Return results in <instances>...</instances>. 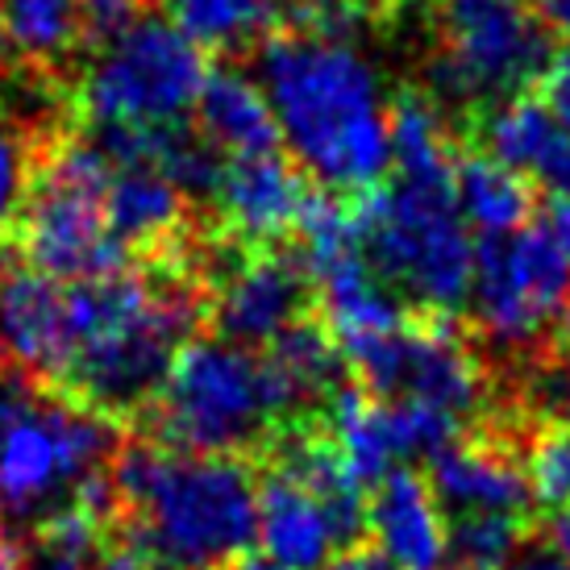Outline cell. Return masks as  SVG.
Listing matches in <instances>:
<instances>
[{"label": "cell", "instance_id": "1", "mask_svg": "<svg viewBox=\"0 0 570 570\" xmlns=\"http://www.w3.org/2000/svg\"><path fill=\"white\" fill-rule=\"evenodd\" d=\"M258 88L267 92L279 142L330 191L380 188L392 167L387 92L375 63L354 42L279 33L258 50Z\"/></svg>", "mask_w": 570, "mask_h": 570}, {"label": "cell", "instance_id": "2", "mask_svg": "<svg viewBox=\"0 0 570 570\" xmlns=\"http://www.w3.org/2000/svg\"><path fill=\"white\" fill-rule=\"evenodd\" d=\"M200 321V292L184 275H105L71 284V363L63 383L80 404L121 416L159 396Z\"/></svg>", "mask_w": 570, "mask_h": 570}, {"label": "cell", "instance_id": "3", "mask_svg": "<svg viewBox=\"0 0 570 570\" xmlns=\"http://www.w3.org/2000/svg\"><path fill=\"white\" fill-rule=\"evenodd\" d=\"M117 504L134 512V550L163 570H217L250 550L258 483L238 459L138 442L112 466Z\"/></svg>", "mask_w": 570, "mask_h": 570}, {"label": "cell", "instance_id": "4", "mask_svg": "<svg viewBox=\"0 0 570 570\" xmlns=\"http://www.w3.org/2000/svg\"><path fill=\"white\" fill-rule=\"evenodd\" d=\"M363 213L366 254L383 284L429 313H459L471 301L475 254L450 175H396Z\"/></svg>", "mask_w": 570, "mask_h": 570}, {"label": "cell", "instance_id": "5", "mask_svg": "<svg viewBox=\"0 0 570 570\" xmlns=\"http://www.w3.org/2000/svg\"><path fill=\"white\" fill-rule=\"evenodd\" d=\"M117 454L112 416L80 400L38 396L26 380H0V508L47 521Z\"/></svg>", "mask_w": 570, "mask_h": 570}, {"label": "cell", "instance_id": "6", "mask_svg": "<svg viewBox=\"0 0 570 570\" xmlns=\"http://www.w3.org/2000/svg\"><path fill=\"white\" fill-rule=\"evenodd\" d=\"M287 416L267 363L222 337L188 342L163 380L150 425L179 454H222L258 445Z\"/></svg>", "mask_w": 570, "mask_h": 570}, {"label": "cell", "instance_id": "7", "mask_svg": "<svg viewBox=\"0 0 570 570\" xmlns=\"http://www.w3.org/2000/svg\"><path fill=\"white\" fill-rule=\"evenodd\" d=\"M208 80L205 50L171 21L142 17L92 55L76 100L100 134L179 126Z\"/></svg>", "mask_w": 570, "mask_h": 570}, {"label": "cell", "instance_id": "8", "mask_svg": "<svg viewBox=\"0 0 570 570\" xmlns=\"http://www.w3.org/2000/svg\"><path fill=\"white\" fill-rule=\"evenodd\" d=\"M112 159L100 142H63L33 175L21 205V246L33 271L59 284H88L121 271V246L105 222Z\"/></svg>", "mask_w": 570, "mask_h": 570}, {"label": "cell", "instance_id": "9", "mask_svg": "<svg viewBox=\"0 0 570 570\" xmlns=\"http://www.w3.org/2000/svg\"><path fill=\"white\" fill-rule=\"evenodd\" d=\"M442 63L433 83L445 100L521 96L550 67V42L533 0H438Z\"/></svg>", "mask_w": 570, "mask_h": 570}, {"label": "cell", "instance_id": "10", "mask_svg": "<svg viewBox=\"0 0 570 570\" xmlns=\"http://www.w3.org/2000/svg\"><path fill=\"white\" fill-rule=\"evenodd\" d=\"M301 271L317 287L333 342L342 350L358 346L366 337L396 330L404 313L396 292L383 284L363 238V213L346 200H308L301 217Z\"/></svg>", "mask_w": 570, "mask_h": 570}, {"label": "cell", "instance_id": "11", "mask_svg": "<svg viewBox=\"0 0 570 570\" xmlns=\"http://www.w3.org/2000/svg\"><path fill=\"white\" fill-rule=\"evenodd\" d=\"M466 304L495 346H533L570 304V258L541 225L488 238L475 254Z\"/></svg>", "mask_w": 570, "mask_h": 570}, {"label": "cell", "instance_id": "12", "mask_svg": "<svg viewBox=\"0 0 570 570\" xmlns=\"http://www.w3.org/2000/svg\"><path fill=\"white\" fill-rule=\"evenodd\" d=\"M350 363L358 366L366 392L392 404H429L466 421L483 409V366L466 350L459 333L445 325H404L350 346Z\"/></svg>", "mask_w": 570, "mask_h": 570}, {"label": "cell", "instance_id": "13", "mask_svg": "<svg viewBox=\"0 0 570 570\" xmlns=\"http://www.w3.org/2000/svg\"><path fill=\"white\" fill-rule=\"evenodd\" d=\"M304 287V271L279 254H225L213 296V321L222 342L242 350L275 346L292 325H301Z\"/></svg>", "mask_w": 570, "mask_h": 570}, {"label": "cell", "instance_id": "14", "mask_svg": "<svg viewBox=\"0 0 570 570\" xmlns=\"http://www.w3.org/2000/svg\"><path fill=\"white\" fill-rule=\"evenodd\" d=\"M0 354L38 380H63L71 363V284L13 271L0 287Z\"/></svg>", "mask_w": 570, "mask_h": 570}, {"label": "cell", "instance_id": "15", "mask_svg": "<svg viewBox=\"0 0 570 570\" xmlns=\"http://www.w3.org/2000/svg\"><path fill=\"white\" fill-rule=\"evenodd\" d=\"M213 205L225 229L242 242H271L296 229L308 208L304 175L279 155L258 159H229L213 179Z\"/></svg>", "mask_w": 570, "mask_h": 570}, {"label": "cell", "instance_id": "16", "mask_svg": "<svg viewBox=\"0 0 570 570\" xmlns=\"http://www.w3.org/2000/svg\"><path fill=\"white\" fill-rule=\"evenodd\" d=\"M254 541L263 546V558L287 570H321L346 546L330 508L284 471H271L258 483Z\"/></svg>", "mask_w": 570, "mask_h": 570}, {"label": "cell", "instance_id": "17", "mask_svg": "<svg viewBox=\"0 0 570 570\" xmlns=\"http://www.w3.org/2000/svg\"><path fill=\"white\" fill-rule=\"evenodd\" d=\"M366 529L396 570H442L445 567V517L429 479L392 471L366 500Z\"/></svg>", "mask_w": 570, "mask_h": 570}, {"label": "cell", "instance_id": "18", "mask_svg": "<svg viewBox=\"0 0 570 570\" xmlns=\"http://www.w3.org/2000/svg\"><path fill=\"white\" fill-rule=\"evenodd\" d=\"M483 146L495 163L533 179L554 196H570V129L533 96H508L483 117Z\"/></svg>", "mask_w": 570, "mask_h": 570}, {"label": "cell", "instance_id": "19", "mask_svg": "<svg viewBox=\"0 0 570 570\" xmlns=\"http://www.w3.org/2000/svg\"><path fill=\"white\" fill-rule=\"evenodd\" d=\"M429 488L438 504L454 517H517L521 521L533 491L524 466L508 459L495 445H450L429 462Z\"/></svg>", "mask_w": 570, "mask_h": 570}, {"label": "cell", "instance_id": "20", "mask_svg": "<svg viewBox=\"0 0 570 570\" xmlns=\"http://www.w3.org/2000/svg\"><path fill=\"white\" fill-rule=\"evenodd\" d=\"M191 112H196L200 138L229 159L279 155V126H275L267 92L242 71H208Z\"/></svg>", "mask_w": 570, "mask_h": 570}, {"label": "cell", "instance_id": "21", "mask_svg": "<svg viewBox=\"0 0 570 570\" xmlns=\"http://www.w3.org/2000/svg\"><path fill=\"white\" fill-rule=\"evenodd\" d=\"M105 222L121 250L163 246L184 222V188L155 167H117L105 191Z\"/></svg>", "mask_w": 570, "mask_h": 570}, {"label": "cell", "instance_id": "22", "mask_svg": "<svg viewBox=\"0 0 570 570\" xmlns=\"http://www.w3.org/2000/svg\"><path fill=\"white\" fill-rule=\"evenodd\" d=\"M263 363L287 416L308 404H330L342 392V346L321 325H292Z\"/></svg>", "mask_w": 570, "mask_h": 570}, {"label": "cell", "instance_id": "23", "mask_svg": "<svg viewBox=\"0 0 570 570\" xmlns=\"http://www.w3.org/2000/svg\"><path fill=\"white\" fill-rule=\"evenodd\" d=\"M292 475L301 488H308L321 504L330 508V517L337 521L342 538H354L358 529H366V491L358 483V475L346 466L342 450L333 445V438L325 433H292L279 445V466Z\"/></svg>", "mask_w": 570, "mask_h": 570}, {"label": "cell", "instance_id": "24", "mask_svg": "<svg viewBox=\"0 0 570 570\" xmlns=\"http://www.w3.org/2000/svg\"><path fill=\"white\" fill-rule=\"evenodd\" d=\"M454 200L466 229H479L483 238L517 234L529 217V184L491 155H466L454 163Z\"/></svg>", "mask_w": 570, "mask_h": 570}, {"label": "cell", "instance_id": "25", "mask_svg": "<svg viewBox=\"0 0 570 570\" xmlns=\"http://www.w3.org/2000/svg\"><path fill=\"white\" fill-rule=\"evenodd\" d=\"M387 142H392V167L396 175H450V129H445L442 105L429 96H400L387 117Z\"/></svg>", "mask_w": 570, "mask_h": 570}, {"label": "cell", "instance_id": "26", "mask_svg": "<svg viewBox=\"0 0 570 570\" xmlns=\"http://www.w3.org/2000/svg\"><path fill=\"white\" fill-rule=\"evenodd\" d=\"M171 26L184 30L196 47H246L267 33L284 0H167Z\"/></svg>", "mask_w": 570, "mask_h": 570}, {"label": "cell", "instance_id": "27", "mask_svg": "<svg viewBox=\"0 0 570 570\" xmlns=\"http://www.w3.org/2000/svg\"><path fill=\"white\" fill-rule=\"evenodd\" d=\"M4 42L30 59L55 63L80 42V0H0Z\"/></svg>", "mask_w": 570, "mask_h": 570}, {"label": "cell", "instance_id": "28", "mask_svg": "<svg viewBox=\"0 0 570 570\" xmlns=\"http://www.w3.org/2000/svg\"><path fill=\"white\" fill-rule=\"evenodd\" d=\"M521 554L517 517H454L445 524V562L454 570H508Z\"/></svg>", "mask_w": 570, "mask_h": 570}, {"label": "cell", "instance_id": "29", "mask_svg": "<svg viewBox=\"0 0 570 570\" xmlns=\"http://www.w3.org/2000/svg\"><path fill=\"white\" fill-rule=\"evenodd\" d=\"M524 479L533 500L550 508H570V425H554L538 433L524 459Z\"/></svg>", "mask_w": 570, "mask_h": 570}, {"label": "cell", "instance_id": "30", "mask_svg": "<svg viewBox=\"0 0 570 570\" xmlns=\"http://www.w3.org/2000/svg\"><path fill=\"white\" fill-rule=\"evenodd\" d=\"M30 184H33L30 146H26V138L17 129L0 126V225L26 205Z\"/></svg>", "mask_w": 570, "mask_h": 570}, {"label": "cell", "instance_id": "31", "mask_svg": "<svg viewBox=\"0 0 570 570\" xmlns=\"http://www.w3.org/2000/svg\"><path fill=\"white\" fill-rule=\"evenodd\" d=\"M138 9H142L138 0H80V38L96 50L109 47L112 38H121L142 21Z\"/></svg>", "mask_w": 570, "mask_h": 570}, {"label": "cell", "instance_id": "32", "mask_svg": "<svg viewBox=\"0 0 570 570\" xmlns=\"http://www.w3.org/2000/svg\"><path fill=\"white\" fill-rule=\"evenodd\" d=\"M541 105L570 129V50H562L546 67V96H541Z\"/></svg>", "mask_w": 570, "mask_h": 570}, {"label": "cell", "instance_id": "33", "mask_svg": "<svg viewBox=\"0 0 570 570\" xmlns=\"http://www.w3.org/2000/svg\"><path fill=\"white\" fill-rule=\"evenodd\" d=\"M538 400H541V409L562 416V425H570V363H562L541 375Z\"/></svg>", "mask_w": 570, "mask_h": 570}, {"label": "cell", "instance_id": "34", "mask_svg": "<svg viewBox=\"0 0 570 570\" xmlns=\"http://www.w3.org/2000/svg\"><path fill=\"white\" fill-rule=\"evenodd\" d=\"M321 570H396L380 550H366V546H346L325 562Z\"/></svg>", "mask_w": 570, "mask_h": 570}, {"label": "cell", "instance_id": "35", "mask_svg": "<svg viewBox=\"0 0 570 570\" xmlns=\"http://www.w3.org/2000/svg\"><path fill=\"white\" fill-rule=\"evenodd\" d=\"M541 229H546V234L558 242V250L570 258V196H554V200H550Z\"/></svg>", "mask_w": 570, "mask_h": 570}, {"label": "cell", "instance_id": "36", "mask_svg": "<svg viewBox=\"0 0 570 570\" xmlns=\"http://www.w3.org/2000/svg\"><path fill=\"white\" fill-rule=\"evenodd\" d=\"M88 570H146V558L134 546H126V550H100L88 562Z\"/></svg>", "mask_w": 570, "mask_h": 570}, {"label": "cell", "instance_id": "37", "mask_svg": "<svg viewBox=\"0 0 570 570\" xmlns=\"http://www.w3.org/2000/svg\"><path fill=\"white\" fill-rule=\"evenodd\" d=\"M92 558H96V554H92ZM92 558L59 554V550H47V546H42V550L33 554L30 567H21V570H88V562H92Z\"/></svg>", "mask_w": 570, "mask_h": 570}, {"label": "cell", "instance_id": "38", "mask_svg": "<svg viewBox=\"0 0 570 570\" xmlns=\"http://www.w3.org/2000/svg\"><path fill=\"white\" fill-rule=\"evenodd\" d=\"M508 570H570V567L546 546V550H524V554H517V562Z\"/></svg>", "mask_w": 570, "mask_h": 570}, {"label": "cell", "instance_id": "39", "mask_svg": "<svg viewBox=\"0 0 570 570\" xmlns=\"http://www.w3.org/2000/svg\"><path fill=\"white\" fill-rule=\"evenodd\" d=\"M550 550L570 567V508H562L554 517V524H550Z\"/></svg>", "mask_w": 570, "mask_h": 570}, {"label": "cell", "instance_id": "40", "mask_svg": "<svg viewBox=\"0 0 570 570\" xmlns=\"http://www.w3.org/2000/svg\"><path fill=\"white\" fill-rule=\"evenodd\" d=\"M541 13L562 38H570V0H541Z\"/></svg>", "mask_w": 570, "mask_h": 570}, {"label": "cell", "instance_id": "41", "mask_svg": "<svg viewBox=\"0 0 570 570\" xmlns=\"http://www.w3.org/2000/svg\"><path fill=\"white\" fill-rule=\"evenodd\" d=\"M217 570H287V567H279V562H271V558H250V554H242V558H234V562H225V567H217Z\"/></svg>", "mask_w": 570, "mask_h": 570}, {"label": "cell", "instance_id": "42", "mask_svg": "<svg viewBox=\"0 0 570 570\" xmlns=\"http://www.w3.org/2000/svg\"><path fill=\"white\" fill-rule=\"evenodd\" d=\"M21 567H26V562H21V550H17V541L0 533V570H21Z\"/></svg>", "mask_w": 570, "mask_h": 570}, {"label": "cell", "instance_id": "43", "mask_svg": "<svg viewBox=\"0 0 570 570\" xmlns=\"http://www.w3.org/2000/svg\"><path fill=\"white\" fill-rule=\"evenodd\" d=\"M9 275H13V263H9V246L0 242V287L9 284Z\"/></svg>", "mask_w": 570, "mask_h": 570}, {"label": "cell", "instance_id": "44", "mask_svg": "<svg viewBox=\"0 0 570 570\" xmlns=\"http://www.w3.org/2000/svg\"><path fill=\"white\" fill-rule=\"evenodd\" d=\"M558 321H562V346L570 350V304L562 308V317H558Z\"/></svg>", "mask_w": 570, "mask_h": 570}, {"label": "cell", "instance_id": "45", "mask_svg": "<svg viewBox=\"0 0 570 570\" xmlns=\"http://www.w3.org/2000/svg\"><path fill=\"white\" fill-rule=\"evenodd\" d=\"M4 47H9V42H4V17H0V55H4Z\"/></svg>", "mask_w": 570, "mask_h": 570}]
</instances>
